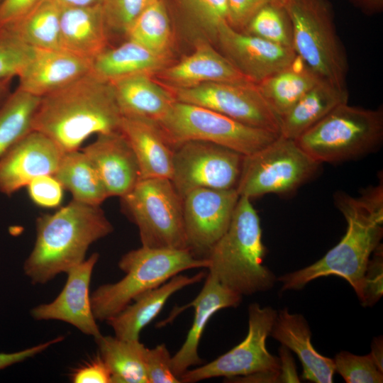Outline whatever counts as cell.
Wrapping results in <instances>:
<instances>
[{"mask_svg":"<svg viewBox=\"0 0 383 383\" xmlns=\"http://www.w3.org/2000/svg\"><path fill=\"white\" fill-rule=\"evenodd\" d=\"M335 204L348 224L345 235L320 260L277 278L282 283V291L300 290L316 279L335 275L346 280L360 297L370 255L383 235L382 184L359 197L339 193Z\"/></svg>","mask_w":383,"mask_h":383,"instance_id":"obj_1","label":"cell"},{"mask_svg":"<svg viewBox=\"0 0 383 383\" xmlns=\"http://www.w3.org/2000/svg\"><path fill=\"white\" fill-rule=\"evenodd\" d=\"M121 117L111 84L89 73L40 97L33 130L65 152L79 150L93 134L120 131Z\"/></svg>","mask_w":383,"mask_h":383,"instance_id":"obj_2","label":"cell"},{"mask_svg":"<svg viewBox=\"0 0 383 383\" xmlns=\"http://www.w3.org/2000/svg\"><path fill=\"white\" fill-rule=\"evenodd\" d=\"M33 248L23 270L32 284H44L85 260L89 246L113 231L100 206L72 199L36 220Z\"/></svg>","mask_w":383,"mask_h":383,"instance_id":"obj_3","label":"cell"},{"mask_svg":"<svg viewBox=\"0 0 383 383\" xmlns=\"http://www.w3.org/2000/svg\"><path fill=\"white\" fill-rule=\"evenodd\" d=\"M265 255L257 213L250 199L240 196L228 228L206 257L209 274L242 296L265 292L277 280L263 264Z\"/></svg>","mask_w":383,"mask_h":383,"instance_id":"obj_4","label":"cell"},{"mask_svg":"<svg viewBox=\"0 0 383 383\" xmlns=\"http://www.w3.org/2000/svg\"><path fill=\"white\" fill-rule=\"evenodd\" d=\"M207 258L189 249L150 248L141 246L124 254L118 267L125 276L114 283L99 286L91 294L94 318L106 321L140 295L166 282L181 272L207 268Z\"/></svg>","mask_w":383,"mask_h":383,"instance_id":"obj_5","label":"cell"},{"mask_svg":"<svg viewBox=\"0 0 383 383\" xmlns=\"http://www.w3.org/2000/svg\"><path fill=\"white\" fill-rule=\"evenodd\" d=\"M293 32V50L321 79L346 89L348 62L328 0H284Z\"/></svg>","mask_w":383,"mask_h":383,"instance_id":"obj_6","label":"cell"},{"mask_svg":"<svg viewBox=\"0 0 383 383\" xmlns=\"http://www.w3.org/2000/svg\"><path fill=\"white\" fill-rule=\"evenodd\" d=\"M383 135L381 109L343 104L295 140L318 163L334 162L362 155L377 146Z\"/></svg>","mask_w":383,"mask_h":383,"instance_id":"obj_7","label":"cell"},{"mask_svg":"<svg viewBox=\"0 0 383 383\" xmlns=\"http://www.w3.org/2000/svg\"><path fill=\"white\" fill-rule=\"evenodd\" d=\"M123 212L138 227L142 246L189 249L183 199L170 179H141L120 197Z\"/></svg>","mask_w":383,"mask_h":383,"instance_id":"obj_8","label":"cell"},{"mask_svg":"<svg viewBox=\"0 0 383 383\" xmlns=\"http://www.w3.org/2000/svg\"><path fill=\"white\" fill-rule=\"evenodd\" d=\"M157 123L173 147L188 140H202L230 148L243 155L259 151L279 135L244 124L209 109L178 101Z\"/></svg>","mask_w":383,"mask_h":383,"instance_id":"obj_9","label":"cell"},{"mask_svg":"<svg viewBox=\"0 0 383 383\" xmlns=\"http://www.w3.org/2000/svg\"><path fill=\"white\" fill-rule=\"evenodd\" d=\"M319 165L295 140L279 135L264 148L244 155L235 189L240 196L250 199L289 192L309 178Z\"/></svg>","mask_w":383,"mask_h":383,"instance_id":"obj_10","label":"cell"},{"mask_svg":"<svg viewBox=\"0 0 383 383\" xmlns=\"http://www.w3.org/2000/svg\"><path fill=\"white\" fill-rule=\"evenodd\" d=\"M277 311L257 303L248 306V330L245 339L213 361L189 369L179 378L181 382L194 383L214 377H243L259 372H279V358L272 355L266 341Z\"/></svg>","mask_w":383,"mask_h":383,"instance_id":"obj_11","label":"cell"},{"mask_svg":"<svg viewBox=\"0 0 383 383\" xmlns=\"http://www.w3.org/2000/svg\"><path fill=\"white\" fill-rule=\"evenodd\" d=\"M244 155L230 148L202 140H188L174 146L170 178L183 199L199 189H235Z\"/></svg>","mask_w":383,"mask_h":383,"instance_id":"obj_12","label":"cell"},{"mask_svg":"<svg viewBox=\"0 0 383 383\" xmlns=\"http://www.w3.org/2000/svg\"><path fill=\"white\" fill-rule=\"evenodd\" d=\"M176 101L209 109L244 124L279 134L280 118L256 84L208 82L174 89Z\"/></svg>","mask_w":383,"mask_h":383,"instance_id":"obj_13","label":"cell"},{"mask_svg":"<svg viewBox=\"0 0 383 383\" xmlns=\"http://www.w3.org/2000/svg\"><path fill=\"white\" fill-rule=\"evenodd\" d=\"M240 196L235 189H196L183 198L187 243L197 257H206L226 232Z\"/></svg>","mask_w":383,"mask_h":383,"instance_id":"obj_14","label":"cell"},{"mask_svg":"<svg viewBox=\"0 0 383 383\" xmlns=\"http://www.w3.org/2000/svg\"><path fill=\"white\" fill-rule=\"evenodd\" d=\"M215 38L222 54L255 84L287 67L297 57L292 48L237 30L228 22L219 26Z\"/></svg>","mask_w":383,"mask_h":383,"instance_id":"obj_15","label":"cell"},{"mask_svg":"<svg viewBox=\"0 0 383 383\" xmlns=\"http://www.w3.org/2000/svg\"><path fill=\"white\" fill-rule=\"evenodd\" d=\"M99 254L94 252L66 274V283L51 302L33 307L30 316L37 321L57 320L67 323L82 333L94 337L101 335L92 312L89 287L93 270Z\"/></svg>","mask_w":383,"mask_h":383,"instance_id":"obj_16","label":"cell"},{"mask_svg":"<svg viewBox=\"0 0 383 383\" xmlns=\"http://www.w3.org/2000/svg\"><path fill=\"white\" fill-rule=\"evenodd\" d=\"M63 153L47 135L31 131L0 159V192L11 196L37 177L53 175Z\"/></svg>","mask_w":383,"mask_h":383,"instance_id":"obj_17","label":"cell"},{"mask_svg":"<svg viewBox=\"0 0 383 383\" xmlns=\"http://www.w3.org/2000/svg\"><path fill=\"white\" fill-rule=\"evenodd\" d=\"M242 297L208 274L196 298L186 306L178 308L177 311H172L167 320L174 318L188 307L194 309L192 325L186 339L171 359L172 370L178 378L191 367L201 363L202 360L199 355V342L211 318L221 309L238 306Z\"/></svg>","mask_w":383,"mask_h":383,"instance_id":"obj_18","label":"cell"},{"mask_svg":"<svg viewBox=\"0 0 383 383\" xmlns=\"http://www.w3.org/2000/svg\"><path fill=\"white\" fill-rule=\"evenodd\" d=\"M82 151L96 168L109 197L124 196L140 179L135 155L120 131L98 134Z\"/></svg>","mask_w":383,"mask_h":383,"instance_id":"obj_19","label":"cell"},{"mask_svg":"<svg viewBox=\"0 0 383 383\" xmlns=\"http://www.w3.org/2000/svg\"><path fill=\"white\" fill-rule=\"evenodd\" d=\"M91 62L62 49H35L18 78V88L42 97L89 74Z\"/></svg>","mask_w":383,"mask_h":383,"instance_id":"obj_20","label":"cell"},{"mask_svg":"<svg viewBox=\"0 0 383 383\" xmlns=\"http://www.w3.org/2000/svg\"><path fill=\"white\" fill-rule=\"evenodd\" d=\"M159 74L163 80L174 89L215 82H252L223 54L204 41L197 42L191 55L184 57L175 65L165 67Z\"/></svg>","mask_w":383,"mask_h":383,"instance_id":"obj_21","label":"cell"},{"mask_svg":"<svg viewBox=\"0 0 383 383\" xmlns=\"http://www.w3.org/2000/svg\"><path fill=\"white\" fill-rule=\"evenodd\" d=\"M270 335L294 352L302 365V377L314 383H332L333 359L321 355L311 343V331L306 318L287 308L277 312Z\"/></svg>","mask_w":383,"mask_h":383,"instance_id":"obj_22","label":"cell"},{"mask_svg":"<svg viewBox=\"0 0 383 383\" xmlns=\"http://www.w3.org/2000/svg\"><path fill=\"white\" fill-rule=\"evenodd\" d=\"M120 132L130 144L138 161L140 179L171 178L174 147L157 123L137 117L122 116Z\"/></svg>","mask_w":383,"mask_h":383,"instance_id":"obj_23","label":"cell"},{"mask_svg":"<svg viewBox=\"0 0 383 383\" xmlns=\"http://www.w3.org/2000/svg\"><path fill=\"white\" fill-rule=\"evenodd\" d=\"M108 31L101 4L62 7L61 49L91 62L108 48Z\"/></svg>","mask_w":383,"mask_h":383,"instance_id":"obj_24","label":"cell"},{"mask_svg":"<svg viewBox=\"0 0 383 383\" xmlns=\"http://www.w3.org/2000/svg\"><path fill=\"white\" fill-rule=\"evenodd\" d=\"M205 274L193 276L178 274L166 282L133 300L121 311L106 321L115 336L121 339L139 340L142 330L161 311L169 298L183 288L201 281Z\"/></svg>","mask_w":383,"mask_h":383,"instance_id":"obj_25","label":"cell"},{"mask_svg":"<svg viewBox=\"0 0 383 383\" xmlns=\"http://www.w3.org/2000/svg\"><path fill=\"white\" fill-rule=\"evenodd\" d=\"M150 77L147 74H136L110 82L122 116L158 123L170 111L176 101L174 94Z\"/></svg>","mask_w":383,"mask_h":383,"instance_id":"obj_26","label":"cell"},{"mask_svg":"<svg viewBox=\"0 0 383 383\" xmlns=\"http://www.w3.org/2000/svg\"><path fill=\"white\" fill-rule=\"evenodd\" d=\"M168 53H158L128 39L115 48H107L91 61V73L112 82L136 74L152 75L167 67Z\"/></svg>","mask_w":383,"mask_h":383,"instance_id":"obj_27","label":"cell"},{"mask_svg":"<svg viewBox=\"0 0 383 383\" xmlns=\"http://www.w3.org/2000/svg\"><path fill=\"white\" fill-rule=\"evenodd\" d=\"M348 99L347 89L320 81L281 118L279 135L296 140Z\"/></svg>","mask_w":383,"mask_h":383,"instance_id":"obj_28","label":"cell"},{"mask_svg":"<svg viewBox=\"0 0 383 383\" xmlns=\"http://www.w3.org/2000/svg\"><path fill=\"white\" fill-rule=\"evenodd\" d=\"M321 79L297 56L287 67L256 84L260 92L280 118Z\"/></svg>","mask_w":383,"mask_h":383,"instance_id":"obj_29","label":"cell"},{"mask_svg":"<svg viewBox=\"0 0 383 383\" xmlns=\"http://www.w3.org/2000/svg\"><path fill=\"white\" fill-rule=\"evenodd\" d=\"M53 176L74 201L100 206L109 197L96 168L79 150L63 153Z\"/></svg>","mask_w":383,"mask_h":383,"instance_id":"obj_30","label":"cell"},{"mask_svg":"<svg viewBox=\"0 0 383 383\" xmlns=\"http://www.w3.org/2000/svg\"><path fill=\"white\" fill-rule=\"evenodd\" d=\"M94 340L99 355L110 370L111 383H148L144 358L146 347L139 340L102 334Z\"/></svg>","mask_w":383,"mask_h":383,"instance_id":"obj_31","label":"cell"},{"mask_svg":"<svg viewBox=\"0 0 383 383\" xmlns=\"http://www.w3.org/2000/svg\"><path fill=\"white\" fill-rule=\"evenodd\" d=\"M61 9L55 1L45 0L22 19L1 30L35 49H61Z\"/></svg>","mask_w":383,"mask_h":383,"instance_id":"obj_32","label":"cell"},{"mask_svg":"<svg viewBox=\"0 0 383 383\" xmlns=\"http://www.w3.org/2000/svg\"><path fill=\"white\" fill-rule=\"evenodd\" d=\"M40 99L17 87L0 106V159L33 131Z\"/></svg>","mask_w":383,"mask_h":383,"instance_id":"obj_33","label":"cell"},{"mask_svg":"<svg viewBox=\"0 0 383 383\" xmlns=\"http://www.w3.org/2000/svg\"><path fill=\"white\" fill-rule=\"evenodd\" d=\"M126 35L158 53H168L172 31L164 0H153L139 14Z\"/></svg>","mask_w":383,"mask_h":383,"instance_id":"obj_34","label":"cell"},{"mask_svg":"<svg viewBox=\"0 0 383 383\" xmlns=\"http://www.w3.org/2000/svg\"><path fill=\"white\" fill-rule=\"evenodd\" d=\"M242 32L293 49L291 19L281 3H270L261 8Z\"/></svg>","mask_w":383,"mask_h":383,"instance_id":"obj_35","label":"cell"},{"mask_svg":"<svg viewBox=\"0 0 383 383\" xmlns=\"http://www.w3.org/2000/svg\"><path fill=\"white\" fill-rule=\"evenodd\" d=\"M335 372L347 383H382L383 372L376 365L370 354L357 355L340 351L333 358Z\"/></svg>","mask_w":383,"mask_h":383,"instance_id":"obj_36","label":"cell"},{"mask_svg":"<svg viewBox=\"0 0 383 383\" xmlns=\"http://www.w3.org/2000/svg\"><path fill=\"white\" fill-rule=\"evenodd\" d=\"M33 54V48L0 30V81L18 76Z\"/></svg>","mask_w":383,"mask_h":383,"instance_id":"obj_37","label":"cell"},{"mask_svg":"<svg viewBox=\"0 0 383 383\" xmlns=\"http://www.w3.org/2000/svg\"><path fill=\"white\" fill-rule=\"evenodd\" d=\"M186 11L214 38L219 26L228 22L227 0H179Z\"/></svg>","mask_w":383,"mask_h":383,"instance_id":"obj_38","label":"cell"},{"mask_svg":"<svg viewBox=\"0 0 383 383\" xmlns=\"http://www.w3.org/2000/svg\"><path fill=\"white\" fill-rule=\"evenodd\" d=\"M153 0H102L108 30L126 34L133 22Z\"/></svg>","mask_w":383,"mask_h":383,"instance_id":"obj_39","label":"cell"},{"mask_svg":"<svg viewBox=\"0 0 383 383\" xmlns=\"http://www.w3.org/2000/svg\"><path fill=\"white\" fill-rule=\"evenodd\" d=\"M373 254L367 265L359 297L362 305L365 307L374 306L383 294L382 245H379Z\"/></svg>","mask_w":383,"mask_h":383,"instance_id":"obj_40","label":"cell"},{"mask_svg":"<svg viewBox=\"0 0 383 383\" xmlns=\"http://www.w3.org/2000/svg\"><path fill=\"white\" fill-rule=\"evenodd\" d=\"M144 358L148 383H181L172 370V357L164 343L146 348Z\"/></svg>","mask_w":383,"mask_h":383,"instance_id":"obj_41","label":"cell"},{"mask_svg":"<svg viewBox=\"0 0 383 383\" xmlns=\"http://www.w3.org/2000/svg\"><path fill=\"white\" fill-rule=\"evenodd\" d=\"M28 194L38 206L55 208L62 202L63 187L53 175H41L27 185Z\"/></svg>","mask_w":383,"mask_h":383,"instance_id":"obj_42","label":"cell"},{"mask_svg":"<svg viewBox=\"0 0 383 383\" xmlns=\"http://www.w3.org/2000/svg\"><path fill=\"white\" fill-rule=\"evenodd\" d=\"M228 23L234 29L243 31L252 16L263 6L284 0H227Z\"/></svg>","mask_w":383,"mask_h":383,"instance_id":"obj_43","label":"cell"},{"mask_svg":"<svg viewBox=\"0 0 383 383\" xmlns=\"http://www.w3.org/2000/svg\"><path fill=\"white\" fill-rule=\"evenodd\" d=\"M45 0H1L0 30L20 21Z\"/></svg>","mask_w":383,"mask_h":383,"instance_id":"obj_44","label":"cell"},{"mask_svg":"<svg viewBox=\"0 0 383 383\" xmlns=\"http://www.w3.org/2000/svg\"><path fill=\"white\" fill-rule=\"evenodd\" d=\"M74 383H111L110 370L101 357L96 358L76 369L71 375Z\"/></svg>","mask_w":383,"mask_h":383,"instance_id":"obj_45","label":"cell"},{"mask_svg":"<svg viewBox=\"0 0 383 383\" xmlns=\"http://www.w3.org/2000/svg\"><path fill=\"white\" fill-rule=\"evenodd\" d=\"M64 339V335H59L52 340L20 351L0 353V370L34 357L47 350L50 346L62 341Z\"/></svg>","mask_w":383,"mask_h":383,"instance_id":"obj_46","label":"cell"},{"mask_svg":"<svg viewBox=\"0 0 383 383\" xmlns=\"http://www.w3.org/2000/svg\"><path fill=\"white\" fill-rule=\"evenodd\" d=\"M279 382H299L296 367L289 349L282 345L279 349Z\"/></svg>","mask_w":383,"mask_h":383,"instance_id":"obj_47","label":"cell"},{"mask_svg":"<svg viewBox=\"0 0 383 383\" xmlns=\"http://www.w3.org/2000/svg\"><path fill=\"white\" fill-rule=\"evenodd\" d=\"M377 367L383 372V340L382 336L374 338L370 353Z\"/></svg>","mask_w":383,"mask_h":383,"instance_id":"obj_48","label":"cell"},{"mask_svg":"<svg viewBox=\"0 0 383 383\" xmlns=\"http://www.w3.org/2000/svg\"><path fill=\"white\" fill-rule=\"evenodd\" d=\"M365 13L371 14L380 12L383 8V0H351Z\"/></svg>","mask_w":383,"mask_h":383,"instance_id":"obj_49","label":"cell"},{"mask_svg":"<svg viewBox=\"0 0 383 383\" xmlns=\"http://www.w3.org/2000/svg\"><path fill=\"white\" fill-rule=\"evenodd\" d=\"M61 7H87L101 4L102 0H54Z\"/></svg>","mask_w":383,"mask_h":383,"instance_id":"obj_50","label":"cell"},{"mask_svg":"<svg viewBox=\"0 0 383 383\" xmlns=\"http://www.w3.org/2000/svg\"><path fill=\"white\" fill-rule=\"evenodd\" d=\"M12 79L9 77L0 81V106L11 94L10 87Z\"/></svg>","mask_w":383,"mask_h":383,"instance_id":"obj_51","label":"cell"},{"mask_svg":"<svg viewBox=\"0 0 383 383\" xmlns=\"http://www.w3.org/2000/svg\"><path fill=\"white\" fill-rule=\"evenodd\" d=\"M1 1V0H0V2Z\"/></svg>","mask_w":383,"mask_h":383,"instance_id":"obj_52","label":"cell"}]
</instances>
